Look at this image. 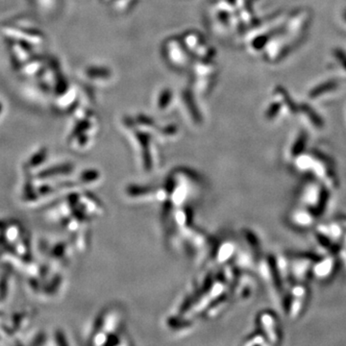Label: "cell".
<instances>
[{
	"mask_svg": "<svg viewBox=\"0 0 346 346\" xmlns=\"http://www.w3.org/2000/svg\"><path fill=\"white\" fill-rule=\"evenodd\" d=\"M203 189V181L197 172L187 169H176L170 172L164 187H161L160 201L162 213L181 207L194 205Z\"/></svg>",
	"mask_w": 346,
	"mask_h": 346,
	"instance_id": "1",
	"label": "cell"
},
{
	"mask_svg": "<svg viewBox=\"0 0 346 346\" xmlns=\"http://www.w3.org/2000/svg\"><path fill=\"white\" fill-rule=\"evenodd\" d=\"M323 86H318L317 88H315L311 94H310V97L311 98H317V97H319L321 96L322 94H326V92H329V91H334L337 87V84L333 81H330V82H327V83H324L322 84Z\"/></svg>",
	"mask_w": 346,
	"mask_h": 346,
	"instance_id": "3",
	"label": "cell"
},
{
	"mask_svg": "<svg viewBox=\"0 0 346 346\" xmlns=\"http://www.w3.org/2000/svg\"><path fill=\"white\" fill-rule=\"evenodd\" d=\"M344 19H346V12L344 13Z\"/></svg>",
	"mask_w": 346,
	"mask_h": 346,
	"instance_id": "5",
	"label": "cell"
},
{
	"mask_svg": "<svg viewBox=\"0 0 346 346\" xmlns=\"http://www.w3.org/2000/svg\"><path fill=\"white\" fill-rule=\"evenodd\" d=\"M124 332V315L122 309L111 307L104 310L96 319L90 342L94 345L129 344Z\"/></svg>",
	"mask_w": 346,
	"mask_h": 346,
	"instance_id": "2",
	"label": "cell"
},
{
	"mask_svg": "<svg viewBox=\"0 0 346 346\" xmlns=\"http://www.w3.org/2000/svg\"><path fill=\"white\" fill-rule=\"evenodd\" d=\"M335 57H336V59H337V61H340L339 63H340V65L341 66H343V68H345L346 70V55L343 53V52H341L340 50H337L336 51V53H335Z\"/></svg>",
	"mask_w": 346,
	"mask_h": 346,
	"instance_id": "4",
	"label": "cell"
}]
</instances>
